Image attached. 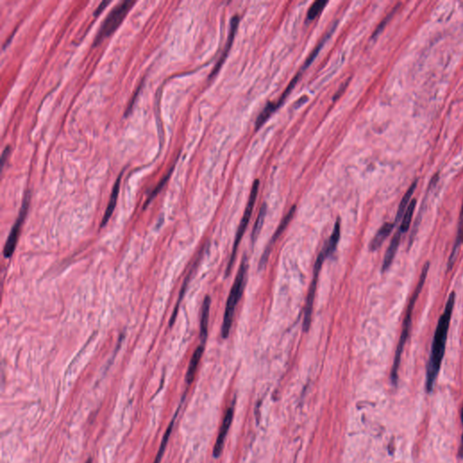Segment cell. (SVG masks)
<instances>
[{
    "instance_id": "2",
    "label": "cell",
    "mask_w": 463,
    "mask_h": 463,
    "mask_svg": "<svg viewBox=\"0 0 463 463\" xmlns=\"http://www.w3.org/2000/svg\"><path fill=\"white\" fill-rule=\"evenodd\" d=\"M429 269H430V263L427 262L426 264H424V266H423L422 272H421V275H420V278H419L418 283H417V286L415 288V292L413 293V296L411 298L409 305L407 307L406 317H404L403 323H402V333H401L398 345H397L396 351H395L393 367H392V370H391V381H392V384L394 386H396L397 382H398L399 367H400V364H401L402 351H403L404 345H406V343H407L408 337H409V333H410L413 312H414V309H415V303L418 300L419 295H420V293L423 290V285L425 283Z\"/></svg>"
},
{
    "instance_id": "8",
    "label": "cell",
    "mask_w": 463,
    "mask_h": 463,
    "mask_svg": "<svg viewBox=\"0 0 463 463\" xmlns=\"http://www.w3.org/2000/svg\"><path fill=\"white\" fill-rule=\"evenodd\" d=\"M295 211H296V207L293 206V208H291V210L288 211V214L286 215L284 218L280 222V225L277 228L276 232H275L274 235L272 236V240L270 241L268 245L266 246L265 250H264V254L262 255L260 264H259V268H260V270H262V269L265 267V265L267 264V261H268L270 253H271V250H272V246L276 243L278 238L281 236V234L284 232L285 229L288 226L290 222H291V220L293 219V216H294V214H295Z\"/></svg>"
},
{
    "instance_id": "14",
    "label": "cell",
    "mask_w": 463,
    "mask_h": 463,
    "mask_svg": "<svg viewBox=\"0 0 463 463\" xmlns=\"http://www.w3.org/2000/svg\"><path fill=\"white\" fill-rule=\"evenodd\" d=\"M121 179H122V175L119 177L117 181H116V183L114 185L112 193H111V195H110V201H109L108 207H107V209H106L105 214H104V216H103V218H102V220L101 228L105 226L107 223L109 222V220L110 219V217L112 216V214H113L114 209H115L116 203H117V199H118L119 192H120V185H121Z\"/></svg>"
},
{
    "instance_id": "18",
    "label": "cell",
    "mask_w": 463,
    "mask_h": 463,
    "mask_svg": "<svg viewBox=\"0 0 463 463\" xmlns=\"http://www.w3.org/2000/svg\"><path fill=\"white\" fill-rule=\"evenodd\" d=\"M179 409H180V407H179V409L176 412L175 415L174 417L171 420L170 423L169 425L167 427V431L165 432V435L163 437L162 442L160 443V446H159V451L157 453V456L155 458L154 462L153 463H160L161 459H162L163 455H164V452L166 451V448H167V444L168 443V440L170 438L171 432L173 431L174 429V425H175L176 419H177V416L179 415Z\"/></svg>"
},
{
    "instance_id": "23",
    "label": "cell",
    "mask_w": 463,
    "mask_h": 463,
    "mask_svg": "<svg viewBox=\"0 0 463 463\" xmlns=\"http://www.w3.org/2000/svg\"><path fill=\"white\" fill-rule=\"evenodd\" d=\"M172 170H173V167H171L170 170H169V172L167 173V175L165 176V178H164V179H163L162 180H161V181H160V182L158 184V186H157V187H155L154 190L152 191L151 195L149 196V198H148V200H147L146 204L144 205V208H147V206H148L149 204L151 203V200L153 199L155 196L159 194V192L160 191L161 189H162V187H164V185H165V184H166V182H167V179H169V177H170L171 172H172Z\"/></svg>"
},
{
    "instance_id": "11",
    "label": "cell",
    "mask_w": 463,
    "mask_h": 463,
    "mask_svg": "<svg viewBox=\"0 0 463 463\" xmlns=\"http://www.w3.org/2000/svg\"><path fill=\"white\" fill-rule=\"evenodd\" d=\"M401 237H402V233L398 230L394 234V236L391 240L390 244L386 250V254H385L384 261H383V272H386L388 269L390 268L391 265L393 264V261H394L395 254L398 250L399 245H400Z\"/></svg>"
},
{
    "instance_id": "24",
    "label": "cell",
    "mask_w": 463,
    "mask_h": 463,
    "mask_svg": "<svg viewBox=\"0 0 463 463\" xmlns=\"http://www.w3.org/2000/svg\"><path fill=\"white\" fill-rule=\"evenodd\" d=\"M329 36H330V33H329V34H328V35H327V36L324 37V39L321 41V43H320V44L317 45V47L313 50L312 53H310V54H309V56L308 57L307 61L305 62L304 67H303V68H307V67H309V65H310V64H311V63L314 61V59H315V58H316V56H317V53H320L321 49L322 48V46H323V45H324V44H325V42L327 41V39L329 38Z\"/></svg>"
},
{
    "instance_id": "28",
    "label": "cell",
    "mask_w": 463,
    "mask_h": 463,
    "mask_svg": "<svg viewBox=\"0 0 463 463\" xmlns=\"http://www.w3.org/2000/svg\"><path fill=\"white\" fill-rule=\"evenodd\" d=\"M459 224H461L463 223V200H462V207H461V211H460V217H459Z\"/></svg>"
},
{
    "instance_id": "17",
    "label": "cell",
    "mask_w": 463,
    "mask_h": 463,
    "mask_svg": "<svg viewBox=\"0 0 463 463\" xmlns=\"http://www.w3.org/2000/svg\"><path fill=\"white\" fill-rule=\"evenodd\" d=\"M340 220L337 219L335 223V225H334L333 232L331 234V236L329 237V239L327 241L325 245H324V249L326 250V252L328 254V257L331 255L337 249V244L339 242V239H340Z\"/></svg>"
},
{
    "instance_id": "3",
    "label": "cell",
    "mask_w": 463,
    "mask_h": 463,
    "mask_svg": "<svg viewBox=\"0 0 463 463\" xmlns=\"http://www.w3.org/2000/svg\"><path fill=\"white\" fill-rule=\"evenodd\" d=\"M248 267H249V264H248L247 256L244 255L243 257V260L241 262L239 270L237 272L236 280L234 281V284L232 287L230 294L228 296L227 302L225 306L224 321H223L222 328H221V335L223 338H227L230 334L236 306L238 304V302L243 295V293H244Z\"/></svg>"
},
{
    "instance_id": "5",
    "label": "cell",
    "mask_w": 463,
    "mask_h": 463,
    "mask_svg": "<svg viewBox=\"0 0 463 463\" xmlns=\"http://www.w3.org/2000/svg\"><path fill=\"white\" fill-rule=\"evenodd\" d=\"M134 4L135 1L126 0L121 2L110 11L109 16L104 19L101 28L98 32L94 42V45H99L106 37H110V35L118 28L119 25L122 24L123 18L126 16L127 13L130 11V8Z\"/></svg>"
},
{
    "instance_id": "1",
    "label": "cell",
    "mask_w": 463,
    "mask_h": 463,
    "mask_svg": "<svg viewBox=\"0 0 463 463\" xmlns=\"http://www.w3.org/2000/svg\"><path fill=\"white\" fill-rule=\"evenodd\" d=\"M456 294L454 292L451 293L448 298L447 302L443 313L440 317L438 324L435 329L433 335V340L431 344V354L429 361L426 366V383L425 388L427 393H431L436 378L438 377L443 357L445 354L446 342H447L448 332L451 324L452 311L455 304Z\"/></svg>"
},
{
    "instance_id": "27",
    "label": "cell",
    "mask_w": 463,
    "mask_h": 463,
    "mask_svg": "<svg viewBox=\"0 0 463 463\" xmlns=\"http://www.w3.org/2000/svg\"><path fill=\"white\" fill-rule=\"evenodd\" d=\"M9 151H10V147H7L4 152H3V154H2V163H3V165H4L5 160H6V156L9 154Z\"/></svg>"
},
{
    "instance_id": "10",
    "label": "cell",
    "mask_w": 463,
    "mask_h": 463,
    "mask_svg": "<svg viewBox=\"0 0 463 463\" xmlns=\"http://www.w3.org/2000/svg\"><path fill=\"white\" fill-rule=\"evenodd\" d=\"M238 24H239V16H234V17L232 18L231 23H230L229 37H228L227 42H226V45H225V47H224V53H223V55L220 58L219 62L216 64L215 69L213 70L211 76H213V75H215V74L217 73V72H218L220 68H221L222 65L224 64V62L225 61L228 53H229V50L231 48L232 45H233V42H234V39H235V37H236V31H237V27H238Z\"/></svg>"
},
{
    "instance_id": "9",
    "label": "cell",
    "mask_w": 463,
    "mask_h": 463,
    "mask_svg": "<svg viewBox=\"0 0 463 463\" xmlns=\"http://www.w3.org/2000/svg\"><path fill=\"white\" fill-rule=\"evenodd\" d=\"M233 418H234V407H231L230 408H228L227 411H226V414H225V416H224V420H223V423L221 425L219 435H218V437L216 439V444L214 446L213 455H214L215 458H218L221 455V453H222L223 448H224V441H225L228 431H229L230 426H231Z\"/></svg>"
},
{
    "instance_id": "13",
    "label": "cell",
    "mask_w": 463,
    "mask_h": 463,
    "mask_svg": "<svg viewBox=\"0 0 463 463\" xmlns=\"http://www.w3.org/2000/svg\"><path fill=\"white\" fill-rule=\"evenodd\" d=\"M394 226H395L394 223H386V224H383L370 243V251L374 252L381 247V245L386 241V238L390 236Z\"/></svg>"
},
{
    "instance_id": "15",
    "label": "cell",
    "mask_w": 463,
    "mask_h": 463,
    "mask_svg": "<svg viewBox=\"0 0 463 463\" xmlns=\"http://www.w3.org/2000/svg\"><path fill=\"white\" fill-rule=\"evenodd\" d=\"M204 350H205V345H200L195 350V352L192 356L191 360H190L188 369H187V374H186V382H187V385H191V383L194 381L195 372L197 370L200 360H201V358L203 356Z\"/></svg>"
},
{
    "instance_id": "22",
    "label": "cell",
    "mask_w": 463,
    "mask_h": 463,
    "mask_svg": "<svg viewBox=\"0 0 463 463\" xmlns=\"http://www.w3.org/2000/svg\"><path fill=\"white\" fill-rule=\"evenodd\" d=\"M327 4H328V1H326V0H317L316 2H314L308 11V15H307L308 19L309 20L315 19L320 15V13L323 10V8H325Z\"/></svg>"
},
{
    "instance_id": "12",
    "label": "cell",
    "mask_w": 463,
    "mask_h": 463,
    "mask_svg": "<svg viewBox=\"0 0 463 463\" xmlns=\"http://www.w3.org/2000/svg\"><path fill=\"white\" fill-rule=\"evenodd\" d=\"M210 306H211V299H210V297L207 296L204 300L202 311H201V320H200V339H201V345H205V343L208 338Z\"/></svg>"
},
{
    "instance_id": "19",
    "label": "cell",
    "mask_w": 463,
    "mask_h": 463,
    "mask_svg": "<svg viewBox=\"0 0 463 463\" xmlns=\"http://www.w3.org/2000/svg\"><path fill=\"white\" fill-rule=\"evenodd\" d=\"M415 208H416V200L413 199V201L409 204L408 208H407V211L404 213V215L402 216V221H401V224H400V227H399V231L401 232L402 234L407 233L409 228H410L411 223H412V220H413V216H414V212H415Z\"/></svg>"
},
{
    "instance_id": "29",
    "label": "cell",
    "mask_w": 463,
    "mask_h": 463,
    "mask_svg": "<svg viewBox=\"0 0 463 463\" xmlns=\"http://www.w3.org/2000/svg\"><path fill=\"white\" fill-rule=\"evenodd\" d=\"M460 416H461V422H462V424H463V406H462V409H461V415H460Z\"/></svg>"
},
{
    "instance_id": "20",
    "label": "cell",
    "mask_w": 463,
    "mask_h": 463,
    "mask_svg": "<svg viewBox=\"0 0 463 463\" xmlns=\"http://www.w3.org/2000/svg\"><path fill=\"white\" fill-rule=\"evenodd\" d=\"M266 213H267V206H266V204H264L263 207L261 208L260 212H259V215H258V217H257V220H256L255 224H254L253 229H252V244H255L256 239L258 238V236L260 235L261 231H262V228L264 226V220H265Z\"/></svg>"
},
{
    "instance_id": "16",
    "label": "cell",
    "mask_w": 463,
    "mask_h": 463,
    "mask_svg": "<svg viewBox=\"0 0 463 463\" xmlns=\"http://www.w3.org/2000/svg\"><path fill=\"white\" fill-rule=\"evenodd\" d=\"M416 187H417V181H415L414 183L411 185L410 187L408 188V190L406 192V194L402 196V200H401L400 205H399L397 214H396V216H395L394 224H397L402 221V216L404 215V213L407 211V208H408V206L410 204L409 202H410L411 197H412L413 194L415 193Z\"/></svg>"
},
{
    "instance_id": "6",
    "label": "cell",
    "mask_w": 463,
    "mask_h": 463,
    "mask_svg": "<svg viewBox=\"0 0 463 463\" xmlns=\"http://www.w3.org/2000/svg\"><path fill=\"white\" fill-rule=\"evenodd\" d=\"M328 258L327 252L325 249L322 248L321 252L317 256V260L314 265V272H313V279L311 281V284L309 286V292H308V296L306 300V305H305L304 310V320H303V330L305 332L309 331L310 325H311V319H312L313 305H314V300H315V295H316V288H317V280H319V275L321 272V268L324 261Z\"/></svg>"
},
{
    "instance_id": "26",
    "label": "cell",
    "mask_w": 463,
    "mask_h": 463,
    "mask_svg": "<svg viewBox=\"0 0 463 463\" xmlns=\"http://www.w3.org/2000/svg\"><path fill=\"white\" fill-rule=\"evenodd\" d=\"M109 4H110V1H102V3L99 5V7H98L97 9H96V11L94 12V16H99V15H100V13L104 10V8H106V6Z\"/></svg>"
},
{
    "instance_id": "25",
    "label": "cell",
    "mask_w": 463,
    "mask_h": 463,
    "mask_svg": "<svg viewBox=\"0 0 463 463\" xmlns=\"http://www.w3.org/2000/svg\"><path fill=\"white\" fill-rule=\"evenodd\" d=\"M396 10H397V7H395V8H394V10H393L392 12L389 13V14H388V15L386 16V18H385V19H384V20H383L382 22L380 23V24H379L378 27H377V29H375V31H374V34H373V37H378V35H379L380 33L382 32L383 29L386 27V24H387V23L390 21L391 18L393 17V16H394V14L395 13V11H396Z\"/></svg>"
},
{
    "instance_id": "21",
    "label": "cell",
    "mask_w": 463,
    "mask_h": 463,
    "mask_svg": "<svg viewBox=\"0 0 463 463\" xmlns=\"http://www.w3.org/2000/svg\"><path fill=\"white\" fill-rule=\"evenodd\" d=\"M277 108H278L277 103L269 102L266 107L264 108V110L261 112L258 119L256 120V129H259L264 122L268 120L269 117L272 115L274 110H276Z\"/></svg>"
},
{
    "instance_id": "4",
    "label": "cell",
    "mask_w": 463,
    "mask_h": 463,
    "mask_svg": "<svg viewBox=\"0 0 463 463\" xmlns=\"http://www.w3.org/2000/svg\"><path fill=\"white\" fill-rule=\"evenodd\" d=\"M259 186H260V182H259L258 179H256L254 183L252 185V190H251V193H250L247 206H246L245 210H244V216H243V218L241 220V223H240L237 232H236V239H235V243H234V246H233L231 257H230V260L228 261L227 267H226V270H225V277H227L231 273L232 269L234 267V264H235V261H236V253H237V250H238V247H239L240 243L242 241L244 233L247 229L249 221H250L251 216H252L253 208H254L256 199H257V195H258V192H259Z\"/></svg>"
},
{
    "instance_id": "7",
    "label": "cell",
    "mask_w": 463,
    "mask_h": 463,
    "mask_svg": "<svg viewBox=\"0 0 463 463\" xmlns=\"http://www.w3.org/2000/svg\"><path fill=\"white\" fill-rule=\"evenodd\" d=\"M29 199H30L29 195H25L24 202H23V206H22V208H21L19 216H18V218L16 219V223L14 224L12 230L10 232V235L8 236V239L7 240L6 245H5V258H10V257L12 256L13 253H14L15 248H16V243H17V240H18L19 234H20L22 224H23V222H24V217H25V215H26V213H27V209H28Z\"/></svg>"
}]
</instances>
